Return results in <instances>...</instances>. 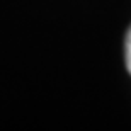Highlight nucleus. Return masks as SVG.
Here are the masks:
<instances>
[{"label":"nucleus","mask_w":131,"mask_h":131,"mask_svg":"<svg viewBox=\"0 0 131 131\" xmlns=\"http://www.w3.org/2000/svg\"><path fill=\"white\" fill-rule=\"evenodd\" d=\"M124 56H126V67L131 73V29L126 34V44H124Z\"/></svg>","instance_id":"f257e3e1"}]
</instances>
